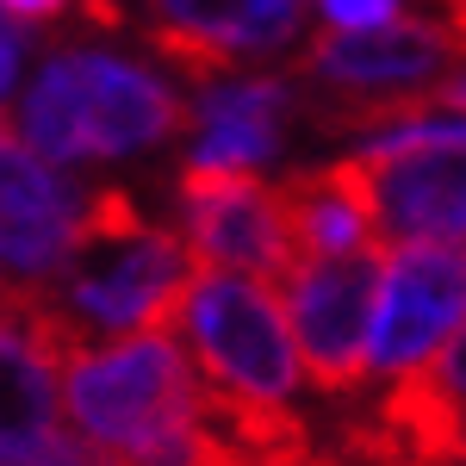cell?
Returning <instances> with one entry per match:
<instances>
[{
	"label": "cell",
	"instance_id": "obj_1",
	"mask_svg": "<svg viewBox=\"0 0 466 466\" xmlns=\"http://www.w3.org/2000/svg\"><path fill=\"white\" fill-rule=\"evenodd\" d=\"M193 287H199L193 249L175 243L162 224H149L125 187H94L63 274L37 292L69 323L75 349L94 355V336H118V329L168 336L187 318Z\"/></svg>",
	"mask_w": 466,
	"mask_h": 466
},
{
	"label": "cell",
	"instance_id": "obj_2",
	"mask_svg": "<svg viewBox=\"0 0 466 466\" xmlns=\"http://www.w3.org/2000/svg\"><path fill=\"white\" fill-rule=\"evenodd\" d=\"M187 355L199 360L206 386L243 404H292L305 360H299V336L287 323L280 292L243 274H199V287L187 299Z\"/></svg>",
	"mask_w": 466,
	"mask_h": 466
},
{
	"label": "cell",
	"instance_id": "obj_3",
	"mask_svg": "<svg viewBox=\"0 0 466 466\" xmlns=\"http://www.w3.org/2000/svg\"><path fill=\"white\" fill-rule=\"evenodd\" d=\"M386 261H392L386 243H373V249L336 255V261H299V274L287 280V318L299 336L305 380L329 404H349L373 380L367 318L386 292Z\"/></svg>",
	"mask_w": 466,
	"mask_h": 466
},
{
	"label": "cell",
	"instance_id": "obj_4",
	"mask_svg": "<svg viewBox=\"0 0 466 466\" xmlns=\"http://www.w3.org/2000/svg\"><path fill=\"white\" fill-rule=\"evenodd\" d=\"M349 162L386 237H404V243L466 237V118L398 131Z\"/></svg>",
	"mask_w": 466,
	"mask_h": 466
},
{
	"label": "cell",
	"instance_id": "obj_5",
	"mask_svg": "<svg viewBox=\"0 0 466 466\" xmlns=\"http://www.w3.org/2000/svg\"><path fill=\"white\" fill-rule=\"evenodd\" d=\"M180 199V230L187 249L212 261L218 274H243V280H280L299 274V243H292L280 187H261L249 168H206L187 162L175 175Z\"/></svg>",
	"mask_w": 466,
	"mask_h": 466
},
{
	"label": "cell",
	"instance_id": "obj_6",
	"mask_svg": "<svg viewBox=\"0 0 466 466\" xmlns=\"http://www.w3.org/2000/svg\"><path fill=\"white\" fill-rule=\"evenodd\" d=\"M466 63V37L435 19H392L373 32L323 25L299 56L292 81L323 87V100H386V94H435L448 69Z\"/></svg>",
	"mask_w": 466,
	"mask_h": 466
},
{
	"label": "cell",
	"instance_id": "obj_7",
	"mask_svg": "<svg viewBox=\"0 0 466 466\" xmlns=\"http://www.w3.org/2000/svg\"><path fill=\"white\" fill-rule=\"evenodd\" d=\"M466 323V255L448 243H398L386 261L380 323H373V373L404 380L430 367Z\"/></svg>",
	"mask_w": 466,
	"mask_h": 466
},
{
	"label": "cell",
	"instance_id": "obj_8",
	"mask_svg": "<svg viewBox=\"0 0 466 466\" xmlns=\"http://www.w3.org/2000/svg\"><path fill=\"white\" fill-rule=\"evenodd\" d=\"M0 175H6V237H0L6 243V287H44L69 261L87 193H75L13 125L0 144Z\"/></svg>",
	"mask_w": 466,
	"mask_h": 466
},
{
	"label": "cell",
	"instance_id": "obj_9",
	"mask_svg": "<svg viewBox=\"0 0 466 466\" xmlns=\"http://www.w3.org/2000/svg\"><path fill=\"white\" fill-rule=\"evenodd\" d=\"M75 87H81V156H125L175 137L180 125H199L193 106H180L168 81L125 56L75 50Z\"/></svg>",
	"mask_w": 466,
	"mask_h": 466
},
{
	"label": "cell",
	"instance_id": "obj_10",
	"mask_svg": "<svg viewBox=\"0 0 466 466\" xmlns=\"http://www.w3.org/2000/svg\"><path fill=\"white\" fill-rule=\"evenodd\" d=\"M280 206H287L292 243L299 261H336V255H355L380 243V224L373 206L355 180V162H323V168H292L280 180Z\"/></svg>",
	"mask_w": 466,
	"mask_h": 466
},
{
	"label": "cell",
	"instance_id": "obj_11",
	"mask_svg": "<svg viewBox=\"0 0 466 466\" xmlns=\"http://www.w3.org/2000/svg\"><path fill=\"white\" fill-rule=\"evenodd\" d=\"M311 0H156V25L187 37L199 50H212L218 63H243V56H268L299 37Z\"/></svg>",
	"mask_w": 466,
	"mask_h": 466
},
{
	"label": "cell",
	"instance_id": "obj_12",
	"mask_svg": "<svg viewBox=\"0 0 466 466\" xmlns=\"http://www.w3.org/2000/svg\"><path fill=\"white\" fill-rule=\"evenodd\" d=\"M0 360H6V448H32L56 430L63 410V367L37 349L32 336L6 329L0 336Z\"/></svg>",
	"mask_w": 466,
	"mask_h": 466
},
{
	"label": "cell",
	"instance_id": "obj_13",
	"mask_svg": "<svg viewBox=\"0 0 466 466\" xmlns=\"http://www.w3.org/2000/svg\"><path fill=\"white\" fill-rule=\"evenodd\" d=\"M13 131H19L44 162H50V156H63V162L81 156V87H75V50H56V56L37 69L32 94H25L19 118H13Z\"/></svg>",
	"mask_w": 466,
	"mask_h": 466
},
{
	"label": "cell",
	"instance_id": "obj_14",
	"mask_svg": "<svg viewBox=\"0 0 466 466\" xmlns=\"http://www.w3.org/2000/svg\"><path fill=\"white\" fill-rule=\"evenodd\" d=\"M6 466H118V461L100 454L94 441H75L69 430H50L32 448H6Z\"/></svg>",
	"mask_w": 466,
	"mask_h": 466
},
{
	"label": "cell",
	"instance_id": "obj_15",
	"mask_svg": "<svg viewBox=\"0 0 466 466\" xmlns=\"http://www.w3.org/2000/svg\"><path fill=\"white\" fill-rule=\"evenodd\" d=\"M417 373L430 380V392H441V398H448V404L466 417V323L454 329V342H448V349H441L430 367H417Z\"/></svg>",
	"mask_w": 466,
	"mask_h": 466
},
{
	"label": "cell",
	"instance_id": "obj_16",
	"mask_svg": "<svg viewBox=\"0 0 466 466\" xmlns=\"http://www.w3.org/2000/svg\"><path fill=\"white\" fill-rule=\"evenodd\" d=\"M323 13L336 32H373V25L398 19V0H323Z\"/></svg>",
	"mask_w": 466,
	"mask_h": 466
},
{
	"label": "cell",
	"instance_id": "obj_17",
	"mask_svg": "<svg viewBox=\"0 0 466 466\" xmlns=\"http://www.w3.org/2000/svg\"><path fill=\"white\" fill-rule=\"evenodd\" d=\"M32 37H25V19H6V44H0V75H6V94L19 87V63H25Z\"/></svg>",
	"mask_w": 466,
	"mask_h": 466
},
{
	"label": "cell",
	"instance_id": "obj_18",
	"mask_svg": "<svg viewBox=\"0 0 466 466\" xmlns=\"http://www.w3.org/2000/svg\"><path fill=\"white\" fill-rule=\"evenodd\" d=\"M63 6H81V0H6V19H56Z\"/></svg>",
	"mask_w": 466,
	"mask_h": 466
},
{
	"label": "cell",
	"instance_id": "obj_19",
	"mask_svg": "<svg viewBox=\"0 0 466 466\" xmlns=\"http://www.w3.org/2000/svg\"><path fill=\"white\" fill-rule=\"evenodd\" d=\"M311 466H342V454H336V448H323V454H318Z\"/></svg>",
	"mask_w": 466,
	"mask_h": 466
},
{
	"label": "cell",
	"instance_id": "obj_20",
	"mask_svg": "<svg viewBox=\"0 0 466 466\" xmlns=\"http://www.w3.org/2000/svg\"><path fill=\"white\" fill-rule=\"evenodd\" d=\"M441 6H461V0H441Z\"/></svg>",
	"mask_w": 466,
	"mask_h": 466
}]
</instances>
